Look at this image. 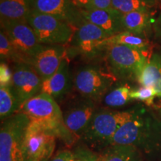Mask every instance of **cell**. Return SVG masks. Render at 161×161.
I'll use <instances>...</instances> for the list:
<instances>
[{
    "label": "cell",
    "instance_id": "cell-2",
    "mask_svg": "<svg viewBox=\"0 0 161 161\" xmlns=\"http://www.w3.org/2000/svg\"><path fill=\"white\" fill-rule=\"evenodd\" d=\"M19 111L30 120L52 130L65 143H73L75 138L64 125L63 112L54 98L46 93L37 94L22 104Z\"/></svg>",
    "mask_w": 161,
    "mask_h": 161
},
{
    "label": "cell",
    "instance_id": "cell-20",
    "mask_svg": "<svg viewBox=\"0 0 161 161\" xmlns=\"http://www.w3.org/2000/svg\"><path fill=\"white\" fill-rule=\"evenodd\" d=\"M98 154V161H143L142 154L135 148L129 146H108Z\"/></svg>",
    "mask_w": 161,
    "mask_h": 161
},
{
    "label": "cell",
    "instance_id": "cell-23",
    "mask_svg": "<svg viewBox=\"0 0 161 161\" xmlns=\"http://www.w3.org/2000/svg\"><path fill=\"white\" fill-rule=\"evenodd\" d=\"M158 5V0H113L112 8L121 14L136 11H152Z\"/></svg>",
    "mask_w": 161,
    "mask_h": 161
},
{
    "label": "cell",
    "instance_id": "cell-11",
    "mask_svg": "<svg viewBox=\"0 0 161 161\" xmlns=\"http://www.w3.org/2000/svg\"><path fill=\"white\" fill-rule=\"evenodd\" d=\"M43 79L33 66L25 63L17 64L14 66L12 87L21 105L41 92Z\"/></svg>",
    "mask_w": 161,
    "mask_h": 161
},
{
    "label": "cell",
    "instance_id": "cell-13",
    "mask_svg": "<svg viewBox=\"0 0 161 161\" xmlns=\"http://www.w3.org/2000/svg\"><path fill=\"white\" fill-rule=\"evenodd\" d=\"M98 109L95 101L84 98L63 114L64 125L75 139H80Z\"/></svg>",
    "mask_w": 161,
    "mask_h": 161
},
{
    "label": "cell",
    "instance_id": "cell-28",
    "mask_svg": "<svg viewBox=\"0 0 161 161\" xmlns=\"http://www.w3.org/2000/svg\"><path fill=\"white\" fill-rule=\"evenodd\" d=\"M13 72L10 69L5 62L0 64V86H8L12 85Z\"/></svg>",
    "mask_w": 161,
    "mask_h": 161
},
{
    "label": "cell",
    "instance_id": "cell-6",
    "mask_svg": "<svg viewBox=\"0 0 161 161\" xmlns=\"http://www.w3.org/2000/svg\"><path fill=\"white\" fill-rule=\"evenodd\" d=\"M30 119L19 111L2 122L0 161H22V146Z\"/></svg>",
    "mask_w": 161,
    "mask_h": 161
},
{
    "label": "cell",
    "instance_id": "cell-21",
    "mask_svg": "<svg viewBox=\"0 0 161 161\" xmlns=\"http://www.w3.org/2000/svg\"><path fill=\"white\" fill-rule=\"evenodd\" d=\"M104 46L109 45H122L128 47L137 49L141 51L147 52L150 48V43L146 37L130 33V32L122 31L120 33L108 37L104 41Z\"/></svg>",
    "mask_w": 161,
    "mask_h": 161
},
{
    "label": "cell",
    "instance_id": "cell-15",
    "mask_svg": "<svg viewBox=\"0 0 161 161\" xmlns=\"http://www.w3.org/2000/svg\"><path fill=\"white\" fill-rule=\"evenodd\" d=\"M66 57L62 60L57 71L51 77L43 80L40 92L47 94L55 99L63 97L71 90L73 80L70 75L69 62Z\"/></svg>",
    "mask_w": 161,
    "mask_h": 161
},
{
    "label": "cell",
    "instance_id": "cell-29",
    "mask_svg": "<svg viewBox=\"0 0 161 161\" xmlns=\"http://www.w3.org/2000/svg\"><path fill=\"white\" fill-rule=\"evenodd\" d=\"M50 161H75L74 153L69 150H60L52 157Z\"/></svg>",
    "mask_w": 161,
    "mask_h": 161
},
{
    "label": "cell",
    "instance_id": "cell-18",
    "mask_svg": "<svg viewBox=\"0 0 161 161\" xmlns=\"http://www.w3.org/2000/svg\"><path fill=\"white\" fill-rule=\"evenodd\" d=\"M136 80L141 86L154 89L157 97L161 98V54L153 53L149 56Z\"/></svg>",
    "mask_w": 161,
    "mask_h": 161
},
{
    "label": "cell",
    "instance_id": "cell-30",
    "mask_svg": "<svg viewBox=\"0 0 161 161\" xmlns=\"http://www.w3.org/2000/svg\"><path fill=\"white\" fill-rule=\"evenodd\" d=\"M112 1L113 0H92L91 9H111L113 8Z\"/></svg>",
    "mask_w": 161,
    "mask_h": 161
},
{
    "label": "cell",
    "instance_id": "cell-7",
    "mask_svg": "<svg viewBox=\"0 0 161 161\" xmlns=\"http://www.w3.org/2000/svg\"><path fill=\"white\" fill-rule=\"evenodd\" d=\"M27 23L33 29L40 43L45 46L64 45L69 43L75 31V29L65 21L33 11Z\"/></svg>",
    "mask_w": 161,
    "mask_h": 161
},
{
    "label": "cell",
    "instance_id": "cell-17",
    "mask_svg": "<svg viewBox=\"0 0 161 161\" xmlns=\"http://www.w3.org/2000/svg\"><path fill=\"white\" fill-rule=\"evenodd\" d=\"M152 11H136L121 15L122 31L146 37L153 29Z\"/></svg>",
    "mask_w": 161,
    "mask_h": 161
},
{
    "label": "cell",
    "instance_id": "cell-31",
    "mask_svg": "<svg viewBox=\"0 0 161 161\" xmlns=\"http://www.w3.org/2000/svg\"><path fill=\"white\" fill-rule=\"evenodd\" d=\"M153 30L155 33L156 37L161 43V13L153 21Z\"/></svg>",
    "mask_w": 161,
    "mask_h": 161
},
{
    "label": "cell",
    "instance_id": "cell-8",
    "mask_svg": "<svg viewBox=\"0 0 161 161\" xmlns=\"http://www.w3.org/2000/svg\"><path fill=\"white\" fill-rule=\"evenodd\" d=\"M117 80L109 70L106 71L95 65L80 68L73 78V85L84 98L93 101L103 98Z\"/></svg>",
    "mask_w": 161,
    "mask_h": 161
},
{
    "label": "cell",
    "instance_id": "cell-1",
    "mask_svg": "<svg viewBox=\"0 0 161 161\" xmlns=\"http://www.w3.org/2000/svg\"><path fill=\"white\" fill-rule=\"evenodd\" d=\"M112 145L132 146L151 157L160 155L161 121L145 107H134L131 115L110 140L109 146Z\"/></svg>",
    "mask_w": 161,
    "mask_h": 161
},
{
    "label": "cell",
    "instance_id": "cell-27",
    "mask_svg": "<svg viewBox=\"0 0 161 161\" xmlns=\"http://www.w3.org/2000/svg\"><path fill=\"white\" fill-rule=\"evenodd\" d=\"M75 161H98V154L86 146H78L73 151Z\"/></svg>",
    "mask_w": 161,
    "mask_h": 161
},
{
    "label": "cell",
    "instance_id": "cell-32",
    "mask_svg": "<svg viewBox=\"0 0 161 161\" xmlns=\"http://www.w3.org/2000/svg\"><path fill=\"white\" fill-rule=\"evenodd\" d=\"M73 3L80 10H90L92 0H72Z\"/></svg>",
    "mask_w": 161,
    "mask_h": 161
},
{
    "label": "cell",
    "instance_id": "cell-25",
    "mask_svg": "<svg viewBox=\"0 0 161 161\" xmlns=\"http://www.w3.org/2000/svg\"><path fill=\"white\" fill-rule=\"evenodd\" d=\"M0 59L2 62L23 63V58L16 51L9 38L3 30L0 32Z\"/></svg>",
    "mask_w": 161,
    "mask_h": 161
},
{
    "label": "cell",
    "instance_id": "cell-34",
    "mask_svg": "<svg viewBox=\"0 0 161 161\" xmlns=\"http://www.w3.org/2000/svg\"><path fill=\"white\" fill-rule=\"evenodd\" d=\"M30 1H31V3H32V1H33V0H30Z\"/></svg>",
    "mask_w": 161,
    "mask_h": 161
},
{
    "label": "cell",
    "instance_id": "cell-3",
    "mask_svg": "<svg viewBox=\"0 0 161 161\" xmlns=\"http://www.w3.org/2000/svg\"><path fill=\"white\" fill-rule=\"evenodd\" d=\"M132 112L133 108L122 111L98 109L80 140L86 146L102 150L109 146L110 140Z\"/></svg>",
    "mask_w": 161,
    "mask_h": 161
},
{
    "label": "cell",
    "instance_id": "cell-16",
    "mask_svg": "<svg viewBox=\"0 0 161 161\" xmlns=\"http://www.w3.org/2000/svg\"><path fill=\"white\" fill-rule=\"evenodd\" d=\"M80 13L84 19L104 30L110 37L122 32L121 25L122 14L115 9L80 10Z\"/></svg>",
    "mask_w": 161,
    "mask_h": 161
},
{
    "label": "cell",
    "instance_id": "cell-33",
    "mask_svg": "<svg viewBox=\"0 0 161 161\" xmlns=\"http://www.w3.org/2000/svg\"><path fill=\"white\" fill-rule=\"evenodd\" d=\"M158 112H159V114H160V116L161 117V104L160 105V107L158 108Z\"/></svg>",
    "mask_w": 161,
    "mask_h": 161
},
{
    "label": "cell",
    "instance_id": "cell-9",
    "mask_svg": "<svg viewBox=\"0 0 161 161\" xmlns=\"http://www.w3.org/2000/svg\"><path fill=\"white\" fill-rule=\"evenodd\" d=\"M1 28L23 58V63L32 65L35 58L46 46L40 43L29 24L25 21L1 22Z\"/></svg>",
    "mask_w": 161,
    "mask_h": 161
},
{
    "label": "cell",
    "instance_id": "cell-22",
    "mask_svg": "<svg viewBox=\"0 0 161 161\" xmlns=\"http://www.w3.org/2000/svg\"><path fill=\"white\" fill-rule=\"evenodd\" d=\"M21 104L11 86H0V119L5 120L19 112Z\"/></svg>",
    "mask_w": 161,
    "mask_h": 161
},
{
    "label": "cell",
    "instance_id": "cell-12",
    "mask_svg": "<svg viewBox=\"0 0 161 161\" xmlns=\"http://www.w3.org/2000/svg\"><path fill=\"white\" fill-rule=\"evenodd\" d=\"M31 7L33 11L57 17L75 29L85 20L72 0H33Z\"/></svg>",
    "mask_w": 161,
    "mask_h": 161
},
{
    "label": "cell",
    "instance_id": "cell-4",
    "mask_svg": "<svg viewBox=\"0 0 161 161\" xmlns=\"http://www.w3.org/2000/svg\"><path fill=\"white\" fill-rule=\"evenodd\" d=\"M105 58L108 70L117 80H136L149 56L134 48L109 45L106 47Z\"/></svg>",
    "mask_w": 161,
    "mask_h": 161
},
{
    "label": "cell",
    "instance_id": "cell-14",
    "mask_svg": "<svg viewBox=\"0 0 161 161\" xmlns=\"http://www.w3.org/2000/svg\"><path fill=\"white\" fill-rule=\"evenodd\" d=\"M66 56V50L63 45L46 46L35 58L32 66L43 80L57 71Z\"/></svg>",
    "mask_w": 161,
    "mask_h": 161
},
{
    "label": "cell",
    "instance_id": "cell-10",
    "mask_svg": "<svg viewBox=\"0 0 161 161\" xmlns=\"http://www.w3.org/2000/svg\"><path fill=\"white\" fill-rule=\"evenodd\" d=\"M110 37L104 30L84 20L75 29L72 39L70 53L72 55H80L86 59H92L105 52L104 41Z\"/></svg>",
    "mask_w": 161,
    "mask_h": 161
},
{
    "label": "cell",
    "instance_id": "cell-26",
    "mask_svg": "<svg viewBox=\"0 0 161 161\" xmlns=\"http://www.w3.org/2000/svg\"><path fill=\"white\" fill-rule=\"evenodd\" d=\"M130 96L132 101H140L146 106L151 107L154 105V98L157 97V94L155 90L152 88L141 86L137 89L132 90Z\"/></svg>",
    "mask_w": 161,
    "mask_h": 161
},
{
    "label": "cell",
    "instance_id": "cell-19",
    "mask_svg": "<svg viewBox=\"0 0 161 161\" xmlns=\"http://www.w3.org/2000/svg\"><path fill=\"white\" fill-rule=\"evenodd\" d=\"M31 12L30 0H0L1 22H27Z\"/></svg>",
    "mask_w": 161,
    "mask_h": 161
},
{
    "label": "cell",
    "instance_id": "cell-24",
    "mask_svg": "<svg viewBox=\"0 0 161 161\" xmlns=\"http://www.w3.org/2000/svg\"><path fill=\"white\" fill-rule=\"evenodd\" d=\"M131 90L130 86L128 84H123L110 90L102 98L103 103L109 108L125 106L132 101L130 96Z\"/></svg>",
    "mask_w": 161,
    "mask_h": 161
},
{
    "label": "cell",
    "instance_id": "cell-5",
    "mask_svg": "<svg viewBox=\"0 0 161 161\" xmlns=\"http://www.w3.org/2000/svg\"><path fill=\"white\" fill-rule=\"evenodd\" d=\"M58 136L52 130L30 121L22 146V161H50Z\"/></svg>",
    "mask_w": 161,
    "mask_h": 161
}]
</instances>
